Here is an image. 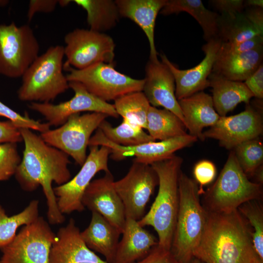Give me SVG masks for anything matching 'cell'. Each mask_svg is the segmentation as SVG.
Masks as SVG:
<instances>
[{
	"instance_id": "1",
	"label": "cell",
	"mask_w": 263,
	"mask_h": 263,
	"mask_svg": "<svg viewBox=\"0 0 263 263\" xmlns=\"http://www.w3.org/2000/svg\"><path fill=\"white\" fill-rule=\"evenodd\" d=\"M24 148L15 176L21 188L26 191L42 188L47 205V216L52 225L62 224L65 217L59 211L52 183L62 185L71 179L69 156L47 144L28 129H19Z\"/></svg>"
},
{
	"instance_id": "2",
	"label": "cell",
	"mask_w": 263,
	"mask_h": 263,
	"mask_svg": "<svg viewBox=\"0 0 263 263\" xmlns=\"http://www.w3.org/2000/svg\"><path fill=\"white\" fill-rule=\"evenodd\" d=\"M207 212L205 230L194 258L204 263H251L258 257L251 230L238 209Z\"/></svg>"
},
{
	"instance_id": "3",
	"label": "cell",
	"mask_w": 263,
	"mask_h": 263,
	"mask_svg": "<svg viewBox=\"0 0 263 263\" xmlns=\"http://www.w3.org/2000/svg\"><path fill=\"white\" fill-rule=\"evenodd\" d=\"M183 159L176 155L150 165L158 178L157 196L147 214L139 221L151 226L158 235V245L170 250L179 207L178 178Z\"/></svg>"
},
{
	"instance_id": "4",
	"label": "cell",
	"mask_w": 263,
	"mask_h": 263,
	"mask_svg": "<svg viewBox=\"0 0 263 263\" xmlns=\"http://www.w3.org/2000/svg\"><path fill=\"white\" fill-rule=\"evenodd\" d=\"M178 191L179 207L170 251L179 263H190L202 239L207 212L200 201L198 184L181 170Z\"/></svg>"
},
{
	"instance_id": "5",
	"label": "cell",
	"mask_w": 263,
	"mask_h": 263,
	"mask_svg": "<svg viewBox=\"0 0 263 263\" xmlns=\"http://www.w3.org/2000/svg\"><path fill=\"white\" fill-rule=\"evenodd\" d=\"M64 47H49L30 65L22 76L18 97L22 101L50 103L69 88L63 73Z\"/></svg>"
},
{
	"instance_id": "6",
	"label": "cell",
	"mask_w": 263,
	"mask_h": 263,
	"mask_svg": "<svg viewBox=\"0 0 263 263\" xmlns=\"http://www.w3.org/2000/svg\"><path fill=\"white\" fill-rule=\"evenodd\" d=\"M261 194V184L248 179L232 150L217 180L206 193V210L231 212L245 202L257 200Z\"/></svg>"
},
{
	"instance_id": "7",
	"label": "cell",
	"mask_w": 263,
	"mask_h": 263,
	"mask_svg": "<svg viewBox=\"0 0 263 263\" xmlns=\"http://www.w3.org/2000/svg\"><path fill=\"white\" fill-rule=\"evenodd\" d=\"M69 82L81 83L91 94L102 101H114L125 94L142 91L144 79L133 78L116 70L113 63L100 62L82 70L64 65Z\"/></svg>"
},
{
	"instance_id": "8",
	"label": "cell",
	"mask_w": 263,
	"mask_h": 263,
	"mask_svg": "<svg viewBox=\"0 0 263 263\" xmlns=\"http://www.w3.org/2000/svg\"><path fill=\"white\" fill-rule=\"evenodd\" d=\"M38 41L28 25L0 24V75L21 77L38 57Z\"/></svg>"
},
{
	"instance_id": "9",
	"label": "cell",
	"mask_w": 263,
	"mask_h": 263,
	"mask_svg": "<svg viewBox=\"0 0 263 263\" xmlns=\"http://www.w3.org/2000/svg\"><path fill=\"white\" fill-rule=\"evenodd\" d=\"M108 117L99 113L71 115L59 127L40 133L48 145L71 156L82 166L87 158V148L93 132Z\"/></svg>"
},
{
	"instance_id": "10",
	"label": "cell",
	"mask_w": 263,
	"mask_h": 263,
	"mask_svg": "<svg viewBox=\"0 0 263 263\" xmlns=\"http://www.w3.org/2000/svg\"><path fill=\"white\" fill-rule=\"evenodd\" d=\"M56 236L48 222L39 216L23 226L10 243L0 248V263H49Z\"/></svg>"
},
{
	"instance_id": "11",
	"label": "cell",
	"mask_w": 263,
	"mask_h": 263,
	"mask_svg": "<svg viewBox=\"0 0 263 263\" xmlns=\"http://www.w3.org/2000/svg\"><path fill=\"white\" fill-rule=\"evenodd\" d=\"M64 42V65L82 70L100 62L113 63L115 45L104 33L76 28L65 36Z\"/></svg>"
},
{
	"instance_id": "12",
	"label": "cell",
	"mask_w": 263,
	"mask_h": 263,
	"mask_svg": "<svg viewBox=\"0 0 263 263\" xmlns=\"http://www.w3.org/2000/svg\"><path fill=\"white\" fill-rule=\"evenodd\" d=\"M89 155L78 172L67 183L53 188L59 211L63 215L81 212L83 194L95 175L100 171H110V149L104 146H89Z\"/></svg>"
},
{
	"instance_id": "13",
	"label": "cell",
	"mask_w": 263,
	"mask_h": 263,
	"mask_svg": "<svg viewBox=\"0 0 263 263\" xmlns=\"http://www.w3.org/2000/svg\"><path fill=\"white\" fill-rule=\"evenodd\" d=\"M157 175L150 165L132 161L126 175L114 182V187L124 206L126 218L140 220L155 187Z\"/></svg>"
},
{
	"instance_id": "14",
	"label": "cell",
	"mask_w": 263,
	"mask_h": 263,
	"mask_svg": "<svg viewBox=\"0 0 263 263\" xmlns=\"http://www.w3.org/2000/svg\"><path fill=\"white\" fill-rule=\"evenodd\" d=\"M197 140L196 137L187 134L168 140L124 147L109 141L98 128L91 137L89 146H104L109 148L111 150L110 157L114 161H121L134 156L133 161L150 165L173 156L176 151L190 146Z\"/></svg>"
},
{
	"instance_id": "15",
	"label": "cell",
	"mask_w": 263,
	"mask_h": 263,
	"mask_svg": "<svg viewBox=\"0 0 263 263\" xmlns=\"http://www.w3.org/2000/svg\"><path fill=\"white\" fill-rule=\"evenodd\" d=\"M74 96L65 102L54 104L50 103L31 102L28 108L41 114L50 126H60L72 115L83 112L99 113L118 118L113 104L104 101L90 93L80 83L69 82Z\"/></svg>"
},
{
	"instance_id": "16",
	"label": "cell",
	"mask_w": 263,
	"mask_h": 263,
	"mask_svg": "<svg viewBox=\"0 0 263 263\" xmlns=\"http://www.w3.org/2000/svg\"><path fill=\"white\" fill-rule=\"evenodd\" d=\"M262 115L247 104L245 110L231 116H220L217 122L203 132L205 138H212L227 150H233L240 144L257 138L262 134Z\"/></svg>"
},
{
	"instance_id": "17",
	"label": "cell",
	"mask_w": 263,
	"mask_h": 263,
	"mask_svg": "<svg viewBox=\"0 0 263 263\" xmlns=\"http://www.w3.org/2000/svg\"><path fill=\"white\" fill-rule=\"evenodd\" d=\"M111 171L93 180L86 189L82 203L92 212L101 215L122 233L126 220L124 206L114 187Z\"/></svg>"
},
{
	"instance_id": "18",
	"label": "cell",
	"mask_w": 263,
	"mask_h": 263,
	"mask_svg": "<svg viewBox=\"0 0 263 263\" xmlns=\"http://www.w3.org/2000/svg\"><path fill=\"white\" fill-rule=\"evenodd\" d=\"M221 43L219 38L207 42L202 48L205 55L204 59L195 67L187 70L178 69L165 55H160L161 61L168 66L173 75L175 96L178 100L209 87L208 76L218 57Z\"/></svg>"
},
{
	"instance_id": "19",
	"label": "cell",
	"mask_w": 263,
	"mask_h": 263,
	"mask_svg": "<svg viewBox=\"0 0 263 263\" xmlns=\"http://www.w3.org/2000/svg\"><path fill=\"white\" fill-rule=\"evenodd\" d=\"M145 72L142 92L150 105L156 108L162 107L172 112L184 124L182 111L175 96V79L168 66L162 61L149 60Z\"/></svg>"
},
{
	"instance_id": "20",
	"label": "cell",
	"mask_w": 263,
	"mask_h": 263,
	"mask_svg": "<svg viewBox=\"0 0 263 263\" xmlns=\"http://www.w3.org/2000/svg\"><path fill=\"white\" fill-rule=\"evenodd\" d=\"M73 218L60 228L50 249L49 263H107L87 246Z\"/></svg>"
},
{
	"instance_id": "21",
	"label": "cell",
	"mask_w": 263,
	"mask_h": 263,
	"mask_svg": "<svg viewBox=\"0 0 263 263\" xmlns=\"http://www.w3.org/2000/svg\"><path fill=\"white\" fill-rule=\"evenodd\" d=\"M167 0H116L120 17L130 19L145 34L150 45V60L159 61L154 42V29L157 15Z\"/></svg>"
},
{
	"instance_id": "22",
	"label": "cell",
	"mask_w": 263,
	"mask_h": 263,
	"mask_svg": "<svg viewBox=\"0 0 263 263\" xmlns=\"http://www.w3.org/2000/svg\"><path fill=\"white\" fill-rule=\"evenodd\" d=\"M178 101L189 134L204 140V128L212 126L220 117L214 109L212 96L201 91Z\"/></svg>"
},
{
	"instance_id": "23",
	"label": "cell",
	"mask_w": 263,
	"mask_h": 263,
	"mask_svg": "<svg viewBox=\"0 0 263 263\" xmlns=\"http://www.w3.org/2000/svg\"><path fill=\"white\" fill-rule=\"evenodd\" d=\"M113 263H135L147 256L158 241L138 221L126 218Z\"/></svg>"
},
{
	"instance_id": "24",
	"label": "cell",
	"mask_w": 263,
	"mask_h": 263,
	"mask_svg": "<svg viewBox=\"0 0 263 263\" xmlns=\"http://www.w3.org/2000/svg\"><path fill=\"white\" fill-rule=\"evenodd\" d=\"M119 230L101 215L92 212L90 223L80 232L82 240L93 251L102 254L107 263H113L120 235Z\"/></svg>"
},
{
	"instance_id": "25",
	"label": "cell",
	"mask_w": 263,
	"mask_h": 263,
	"mask_svg": "<svg viewBox=\"0 0 263 263\" xmlns=\"http://www.w3.org/2000/svg\"><path fill=\"white\" fill-rule=\"evenodd\" d=\"M263 45L238 54H218L212 73L231 80L244 82L263 63Z\"/></svg>"
},
{
	"instance_id": "26",
	"label": "cell",
	"mask_w": 263,
	"mask_h": 263,
	"mask_svg": "<svg viewBox=\"0 0 263 263\" xmlns=\"http://www.w3.org/2000/svg\"><path fill=\"white\" fill-rule=\"evenodd\" d=\"M208 80L214 107L220 116H226L241 102L248 104L254 97L243 82L231 80L212 72Z\"/></svg>"
},
{
	"instance_id": "27",
	"label": "cell",
	"mask_w": 263,
	"mask_h": 263,
	"mask_svg": "<svg viewBox=\"0 0 263 263\" xmlns=\"http://www.w3.org/2000/svg\"><path fill=\"white\" fill-rule=\"evenodd\" d=\"M181 12H187L196 20L207 42L218 38L219 14L206 8L201 0H167L160 13L166 16Z\"/></svg>"
},
{
	"instance_id": "28",
	"label": "cell",
	"mask_w": 263,
	"mask_h": 263,
	"mask_svg": "<svg viewBox=\"0 0 263 263\" xmlns=\"http://www.w3.org/2000/svg\"><path fill=\"white\" fill-rule=\"evenodd\" d=\"M146 130L155 141L168 140L188 134L185 125L174 113L151 106L147 114Z\"/></svg>"
},
{
	"instance_id": "29",
	"label": "cell",
	"mask_w": 263,
	"mask_h": 263,
	"mask_svg": "<svg viewBox=\"0 0 263 263\" xmlns=\"http://www.w3.org/2000/svg\"><path fill=\"white\" fill-rule=\"evenodd\" d=\"M87 13V22L90 29L103 33L116 26L120 17L115 0H72Z\"/></svg>"
},
{
	"instance_id": "30",
	"label": "cell",
	"mask_w": 263,
	"mask_h": 263,
	"mask_svg": "<svg viewBox=\"0 0 263 263\" xmlns=\"http://www.w3.org/2000/svg\"><path fill=\"white\" fill-rule=\"evenodd\" d=\"M218 38L222 42L235 43L262 36L247 19L244 11L233 15L220 14L218 18Z\"/></svg>"
},
{
	"instance_id": "31",
	"label": "cell",
	"mask_w": 263,
	"mask_h": 263,
	"mask_svg": "<svg viewBox=\"0 0 263 263\" xmlns=\"http://www.w3.org/2000/svg\"><path fill=\"white\" fill-rule=\"evenodd\" d=\"M113 105L123 119L141 129H146L147 114L151 105L142 91L121 96L114 101Z\"/></svg>"
},
{
	"instance_id": "32",
	"label": "cell",
	"mask_w": 263,
	"mask_h": 263,
	"mask_svg": "<svg viewBox=\"0 0 263 263\" xmlns=\"http://www.w3.org/2000/svg\"><path fill=\"white\" fill-rule=\"evenodd\" d=\"M39 201H31L20 212L8 216L4 209L0 205V248L10 243L21 226L34 222L39 217Z\"/></svg>"
},
{
	"instance_id": "33",
	"label": "cell",
	"mask_w": 263,
	"mask_h": 263,
	"mask_svg": "<svg viewBox=\"0 0 263 263\" xmlns=\"http://www.w3.org/2000/svg\"><path fill=\"white\" fill-rule=\"evenodd\" d=\"M98 129L107 139L122 146H133L156 141L143 129L124 119L116 127H113L105 119L101 122Z\"/></svg>"
},
{
	"instance_id": "34",
	"label": "cell",
	"mask_w": 263,
	"mask_h": 263,
	"mask_svg": "<svg viewBox=\"0 0 263 263\" xmlns=\"http://www.w3.org/2000/svg\"><path fill=\"white\" fill-rule=\"evenodd\" d=\"M234 151L236 159L245 174L254 175L263 162V145L258 138L237 145Z\"/></svg>"
},
{
	"instance_id": "35",
	"label": "cell",
	"mask_w": 263,
	"mask_h": 263,
	"mask_svg": "<svg viewBox=\"0 0 263 263\" xmlns=\"http://www.w3.org/2000/svg\"><path fill=\"white\" fill-rule=\"evenodd\" d=\"M238 209L253 229L251 232L253 247L263 261V213L261 206L257 200H252L242 204Z\"/></svg>"
},
{
	"instance_id": "36",
	"label": "cell",
	"mask_w": 263,
	"mask_h": 263,
	"mask_svg": "<svg viewBox=\"0 0 263 263\" xmlns=\"http://www.w3.org/2000/svg\"><path fill=\"white\" fill-rule=\"evenodd\" d=\"M21 159L17 143L0 144V182L15 175Z\"/></svg>"
},
{
	"instance_id": "37",
	"label": "cell",
	"mask_w": 263,
	"mask_h": 263,
	"mask_svg": "<svg viewBox=\"0 0 263 263\" xmlns=\"http://www.w3.org/2000/svg\"><path fill=\"white\" fill-rule=\"evenodd\" d=\"M0 117L8 119L19 129L25 128L44 132L50 129V126L30 118L27 113L22 115L0 101Z\"/></svg>"
},
{
	"instance_id": "38",
	"label": "cell",
	"mask_w": 263,
	"mask_h": 263,
	"mask_svg": "<svg viewBox=\"0 0 263 263\" xmlns=\"http://www.w3.org/2000/svg\"><path fill=\"white\" fill-rule=\"evenodd\" d=\"M263 45V36H256L244 41L235 43L222 42L220 55L238 54L252 50Z\"/></svg>"
},
{
	"instance_id": "39",
	"label": "cell",
	"mask_w": 263,
	"mask_h": 263,
	"mask_svg": "<svg viewBox=\"0 0 263 263\" xmlns=\"http://www.w3.org/2000/svg\"><path fill=\"white\" fill-rule=\"evenodd\" d=\"M193 174L197 183L199 184L201 194L204 193L203 187L211 183L216 175V168L214 164L207 160L198 162L194 166Z\"/></svg>"
},
{
	"instance_id": "40",
	"label": "cell",
	"mask_w": 263,
	"mask_h": 263,
	"mask_svg": "<svg viewBox=\"0 0 263 263\" xmlns=\"http://www.w3.org/2000/svg\"><path fill=\"white\" fill-rule=\"evenodd\" d=\"M135 263H179L170 250L157 245L154 246L144 258Z\"/></svg>"
},
{
	"instance_id": "41",
	"label": "cell",
	"mask_w": 263,
	"mask_h": 263,
	"mask_svg": "<svg viewBox=\"0 0 263 263\" xmlns=\"http://www.w3.org/2000/svg\"><path fill=\"white\" fill-rule=\"evenodd\" d=\"M244 1L243 0H212L209 3L221 14L233 15L244 11Z\"/></svg>"
},
{
	"instance_id": "42",
	"label": "cell",
	"mask_w": 263,
	"mask_h": 263,
	"mask_svg": "<svg viewBox=\"0 0 263 263\" xmlns=\"http://www.w3.org/2000/svg\"><path fill=\"white\" fill-rule=\"evenodd\" d=\"M248 90L257 99L263 98V64L243 82Z\"/></svg>"
},
{
	"instance_id": "43",
	"label": "cell",
	"mask_w": 263,
	"mask_h": 263,
	"mask_svg": "<svg viewBox=\"0 0 263 263\" xmlns=\"http://www.w3.org/2000/svg\"><path fill=\"white\" fill-rule=\"evenodd\" d=\"M22 141L18 128L9 121H0V144Z\"/></svg>"
},
{
	"instance_id": "44",
	"label": "cell",
	"mask_w": 263,
	"mask_h": 263,
	"mask_svg": "<svg viewBox=\"0 0 263 263\" xmlns=\"http://www.w3.org/2000/svg\"><path fill=\"white\" fill-rule=\"evenodd\" d=\"M58 0H31L29 1L27 11V18L30 21L36 13H51L54 11Z\"/></svg>"
},
{
	"instance_id": "45",
	"label": "cell",
	"mask_w": 263,
	"mask_h": 263,
	"mask_svg": "<svg viewBox=\"0 0 263 263\" xmlns=\"http://www.w3.org/2000/svg\"><path fill=\"white\" fill-rule=\"evenodd\" d=\"M244 13L252 25L263 35V8L246 7Z\"/></svg>"
},
{
	"instance_id": "46",
	"label": "cell",
	"mask_w": 263,
	"mask_h": 263,
	"mask_svg": "<svg viewBox=\"0 0 263 263\" xmlns=\"http://www.w3.org/2000/svg\"><path fill=\"white\" fill-rule=\"evenodd\" d=\"M244 2L245 8L252 7L263 8V0H246Z\"/></svg>"
},
{
	"instance_id": "47",
	"label": "cell",
	"mask_w": 263,
	"mask_h": 263,
	"mask_svg": "<svg viewBox=\"0 0 263 263\" xmlns=\"http://www.w3.org/2000/svg\"><path fill=\"white\" fill-rule=\"evenodd\" d=\"M72 1V0H58V4L61 6H67Z\"/></svg>"
},
{
	"instance_id": "48",
	"label": "cell",
	"mask_w": 263,
	"mask_h": 263,
	"mask_svg": "<svg viewBox=\"0 0 263 263\" xmlns=\"http://www.w3.org/2000/svg\"><path fill=\"white\" fill-rule=\"evenodd\" d=\"M251 263H263V261L259 257H257Z\"/></svg>"
},
{
	"instance_id": "49",
	"label": "cell",
	"mask_w": 263,
	"mask_h": 263,
	"mask_svg": "<svg viewBox=\"0 0 263 263\" xmlns=\"http://www.w3.org/2000/svg\"><path fill=\"white\" fill-rule=\"evenodd\" d=\"M190 263H203L202 261H200V260L196 258H194Z\"/></svg>"
},
{
	"instance_id": "50",
	"label": "cell",
	"mask_w": 263,
	"mask_h": 263,
	"mask_svg": "<svg viewBox=\"0 0 263 263\" xmlns=\"http://www.w3.org/2000/svg\"><path fill=\"white\" fill-rule=\"evenodd\" d=\"M9 2L8 0H0V7L5 6Z\"/></svg>"
}]
</instances>
